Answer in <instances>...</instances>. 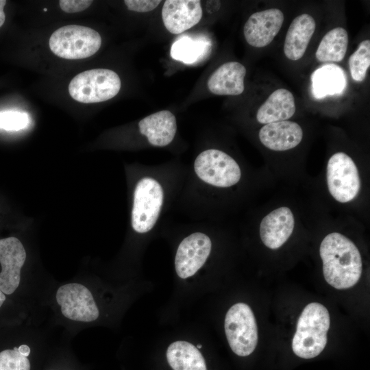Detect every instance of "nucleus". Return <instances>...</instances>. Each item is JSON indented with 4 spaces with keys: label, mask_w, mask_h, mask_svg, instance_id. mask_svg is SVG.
Masks as SVG:
<instances>
[{
    "label": "nucleus",
    "mask_w": 370,
    "mask_h": 370,
    "mask_svg": "<svg viewBox=\"0 0 370 370\" xmlns=\"http://www.w3.org/2000/svg\"><path fill=\"white\" fill-rule=\"evenodd\" d=\"M319 254L328 284L336 289L356 284L362 274V258L350 239L338 232L328 234L321 243Z\"/></svg>",
    "instance_id": "obj_1"
},
{
    "label": "nucleus",
    "mask_w": 370,
    "mask_h": 370,
    "mask_svg": "<svg viewBox=\"0 0 370 370\" xmlns=\"http://www.w3.org/2000/svg\"><path fill=\"white\" fill-rule=\"evenodd\" d=\"M330 319L328 309L317 302L308 304L297 321L292 341L295 354L310 359L318 356L327 344Z\"/></svg>",
    "instance_id": "obj_2"
},
{
    "label": "nucleus",
    "mask_w": 370,
    "mask_h": 370,
    "mask_svg": "<svg viewBox=\"0 0 370 370\" xmlns=\"http://www.w3.org/2000/svg\"><path fill=\"white\" fill-rule=\"evenodd\" d=\"M100 34L88 27L69 25L56 30L50 36L49 45L57 56L69 60L88 58L99 49Z\"/></svg>",
    "instance_id": "obj_3"
},
{
    "label": "nucleus",
    "mask_w": 370,
    "mask_h": 370,
    "mask_svg": "<svg viewBox=\"0 0 370 370\" xmlns=\"http://www.w3.org/2000/svg\"><path fill=\"white\" fill-rule=\"evenodd\" d=\"M121 85L120 77L114 71L95 69L82 72L74 77L69 83V92L71 97L79 102L98 103L116 96Z\"/></svg>",
    "instance_id": "obj_4"
},
{
    "label": "nucleus",
    "mask_w": 370,
    "mask_h": 370,
    "mask_svg": "<svg viewBox=\"0 0 370 370\" xmlns=\"http://www.w3.org/2000/svg\"><path fill=\"white\" fill-rule=\"evenodd\" d=\"M163 201V188L156 180L144 177L137 182L132 210V226L135 232L143 234L154 227Z\"/></svg>",
    "instance_id": "obj_5"
},
{
    "label": "nucleus",
    "mask_w": 370,
    "mask_h": 370,
    "mask_svg": "<svg viewBox=\"0 0 370 370\" xmlns=\"http://www.w3.org/2000/svg\"><path fill=\"white\" fill-rule=\"evenodd\" d=\"M224 328L232 350L238 356H247L258 343V327L254 312L245 303L233 305L227 312Z\"/></svg>",
    "instance_id": "obj_6"
},
{
    "label": "nucleus",
    "mask_w": 370,
    "mask_h": 370,
    "mask_svg": "<svg viewBox=\"0 0 370 370\" xmlns=\"http://www.w3.org/2000/svg\"><path fill=\"white\" fill-rule=\"evenodd\" d=\"M194 170L203 182L221 188L236 184L241 177L238 163L226 153L214 149L205 150L197 156Z\"/></svg>",
    "instance_id": "obj_7"
},
{
    "label": "nucleus",
    "mask_w": 370,
    "mask_h": 370,
    "mask_svg": "<svg viewBox=\"0 0 370 370\" xmlns=\"http://www.w3.org/2000/svg\"><path fill=\"white\" fill-rule=\"evenodd\" d=\"M327 184L330 195L337 201L347 203L358 195L361 186L357 166L344 152H337L327 164Z\"/></svg>",
    "instance_id": "obj_8"
},
{
    "label": "nucleus",
    "mask_w": 370,
    "mask_h": 370,
    "mask_svg": "<svg viewBox=\"0 0 370 370\" xmlns=\"http://www.w3.org/2000/svg\"><path fill=\"white\" fill-rule=\"evenodd\" d=\"M56 297L62 314L69 319L91 322L99 317V309L92 293L82 284L62 285L58 288Z\"/></svg>",
    "instance_id": "obj_9"
},
{
    "label": "nucleus",
    "mask_w": 370,
    "mask_h": 370,
    "mask_svg": "<svg viewBox=\"0 0 370 370\" xmlns=\"http://www.w3.org/2000/svg\"><path fill=\"white\" fill-rule=\"evenodd\" d=\"M211 249V240L204 233H193L184 238L175 258L177 275L182 279L193 276L204 264Z\"/></svg>",
    "instance_id": "obj_10"
},
{
    "label": "nucleus",
    "mask_w": 370,
    "mask_h": 370,
    "mask_svg": "<svg viewBox=\"0 0 370 370\" xmlns=\"http://www.w3.org/2000/svg\"><path fill=\"white\" fill-rule=\"evenodd\" d=\"M26 259L21 242L16 237L0 239V290L5 295L12 294L21 281V270Z\"/></svg>",
    "instance_id": "obj_11"
},
{
    "label": "nucleus",
    "mask_w": 370,
    "mask_h": 370,
    "mask_svg": "<svg viewBox=\"0 0 370 370\" xmlns=\"http://www.w3.org/2000/svg\"><path fill=\"white\" fill-rule=\"evenodd\" d=\"M284 20L283 12L278 8H270L252 14L243 28L247 42L258 48L267 46L280 32Z\"/></svg>",
    "instance_id": "obj_12"
},
{
    "label": "nucleus",
    "mask_w": 370,
    "mask_h": 370,
    "mask_svg": "<svg viewBox=\"0 0 370 370\" xmlns=\"http://www.w3.org/2000/svg\"><path fill=\"white\" fill-rule=\"evenodd\" d=\"M166 29L173 34H181L197 25L202 17L199 0H166L162 9Z\"/></svg>",
    "instance_id": "obj_13"
},
{
    "label": "nucleus",
    "mask_w": 370,
    "mask_h": 370,
    "mask_svg": "<svg viewBox=\"0 0 370 370\" xmlns=\"http://www.w3.org/2000/svg\"><path fill=\"white\" fill-rule=\"evenodd\" d=\"M295 217L291 209L286 206L278 208L261 221L260 236L263 244L269 249L282 246L292 234Z\"/></svg>",
    "instance_id": "obj_14"
},
{
    "label": "nucleus",
    "mask_w": 370,
    "mask_h": 370,
    "mask_svg": "<svg viewBox=\"0 0 370 370\" xmlns=\"http://www.w3.org/2000/svg\"><path fill=\"white\" fill-rule=\"evenodd\" d=\"M259 139L273 151H286L297 146L303 138L300 125L293 121H283L265 124L259 131Z\"/></svg>",
    "instance_id": "obj_15"
},
{
    "label": "nucleus",
    "mask_w": 370,
    "mask_h": 370,
    "mask_svg": "<svg viewBox=\"0 0 370 370\" xmlns=\"http://www.w3.org/2000/svg\"><path fill=\"white\" fill-rule=\"evenodd\" d=\"M246 69L238 62H228L221 65L209 77V90L218 95H238L245 89Z\"/></svg>",
    "instance_id": "obj_16"
},
{
    "label": "nucleus",
    "mask_w": 370,
    "mask_h": 370,
    "mask_svg": "<svg viewBox=\"0 0 370 370\" xmlns=\"http://www.w3.org/2000/svg\"><path fill=\"white\" fill-rule=\"evenodd\" d=\"M138 127L140 132L156 147L170 144L177 131L176 119L169 110L159 111L145 117L140 121Z\"/></svg>",
    "instance_id": "obj_17"
},
{
    "label": "nucleus",
    "mask_w": 370,
    "mask_h": 370,
    "mask_svg": "<svg viewBox=\"0 0 370 370\" xmlns=\"http://www.w3.org/2000/svg\"><path fill=\"white\" fill-rule=\"evenodd\" d=\"M315 28V21L308 14H301L293 19L284 44V53L288 59L295 61L303 57Z\"/></svg>",
    "instance_id": "obj_18"
},
{
    "label": "nucleus",
    "mask_w": 370,
    "mask_h": 370,
    "mask_svg": "<svg viewBox=\"0 0 370 370\" xmlns=\"http://www.w3.org/2000/svg\"><path fill=\"white\" fill-rule=\"evenodd\" d=\"M296 110L293 95L287 89L273 91L261 105L256 113L257 121L262 124L287 121Z\"/></svg>",
    "instance_id": "obj_19"
},
{
    "label": "nucleus",
    "mask_w": 370,
    "mask_h": 370,
    "mask_svg": "<svg viewBox=\"0 0 370 370\" xmlns=\"http://www.w3.org/2000/svg\"><path fill=\"white\" fill-rule=\"evenodd\" d=\"M312 92L317 99L341 94L346 87L344 71L334 64H325L311 76Z\"/></svg>",
    "instance_id": "obj_20"
},
{
    "label": "nucleus",
    "mask_w": 370,
    "mask_h": 370,
    "mask_svg": "<svg viewBox=\"0 0 370 370\" xmlns=\"http://www.w3.org/2000/svg\"><path fill=\"white\" fill-rule=\"evenodd\" d=\"M166 358L173 370H207L202 354L195 345L186 341L171 343L166 351Z\"/></svg>",
    "instance_id": "obj_21"
},
{
    "label": "nucleus",
    "mask_w": 370,
    "mask_h": 370,
    "mask_svg": "<svg viewBox=\"0 0 370 370\" xmlns=\"http://www.w3.org/2000/svg\"><path fill=\"white\" fill-rule=\"evenodd\" d=\"M348 45V34L341 27L334 28L327 32L321 39L315 56L321 62H338L346 53Z\"/></svg>",
    "instance_id": "obj_22"
},
{
    "label": "nucleus",
    "mask_w": 370,
    "mask_h": 370,
    "mask_svg": "<svg viewBox=\"0 0 370 370\" xmlns=\"http://www.w3.org/2000/svg\"><path fill=\"white\" fill-rule=\"evenodd\" d=\"M210 47L208 42L201 37L182 35L172 45L171 56L185 64H195L207 56Z\"/></svg>",
    "instance_id": "obj_23"
},
{
    "label": "nucleus",
    "mask_w": 370,
    "mask_h": 370,
    "mask_svg": "<svg viewBox=\"0 0 370 370\" xmlns=\"http://www.w3.org/2000/svg\"><path fill=\"white\" fill-rule=\"evenodd\" d=\"M370 66V40L360 42L356 50L349 58V67L352 79L358 82H362Z\"/></svg>",
    "instance_id": "obj_24"
},
{
    "label": "nucleus",
    "mask_w": 370,
    "mask_h": 370,
    "mask_svg": "<svg viewBox=\"0 0 370 370\" xmlns=\"http://www.w3.org/2000/svg\"><path fill=\"white\" fill-rule=\"evenodd\" d=\"M0 370H30V362L15 347L0 352Z\"/></svg>",
    "instance_id": "obj_25"
},
{
    "label": "nucleus",
    "mask_w": 370,
    "mask_h": 370,
    "mask_svg": "<svg viewBox=\"0 0 370 370\" xmlns=\"http://www.w3.org/2000/svg\"><path fill=\"white\" fill-rule=\"evenodd\" d=\"M26 113L15 111L0 112V128L5 130H19L28 124Z\"/></svg>",
    "instance_id": "obj_26"
},
{
    "label": "nucleus",
    "mask_w": 370,
    "mask_h": 370,
    "mask_svg": "<svg viewBox=\"0 0 370 370\" xmlns=\"http://www.w3.org/2000/svg\"><path fill=\"white\" fill-rule=\"evenodd\" d=\"M161 2L158 0H125L127 9L138 12H147L154 10Z\"/></svg>",
    "instance_id": "obj_27"
},
{
    "label": "nucleus",
    "mask_w": 370,
    "mask_h": 370,
    "mask_svg": "<svg viewBox=\"0 0 370 370\" xmlns=\"http://www.w3.org/2000/svg\"><path fill=\"white\" fill-rule=\"evenodd\" d=\"M92 3L90 0H60L59 5L66 13H75L85 10Z\"/></svg>",
    "instance_id": "obj_28"
},
{
    "label": "nucleus",
    "mask_w": 370,
    "mask_h": 370,
    "mask_svg": "<svg viewBox=\"0 0 370 370\" xmlns=\"http://www.w3.org/2000/svg\"><path fill=\"white\" fill-rule=\"evenodd\" d=\"M5 4V0H0V27L3 25L5 20V15L3 12Z\"/></svg>",
    "instance_id": "obj_29"
},
{
    "label": "nucleus",
    "mask_w": 370,
    "mask_h": 370,
    "mask_svg": "<svg viewBox=\"0 0 370 370\" xmlns=\"http://www.w3.org/2000/svg\"><path fill=\"white\" fill-rule=\"evenodd\" d=\"M18 349L19 352L25 356L27 357L30 353V349L27 345H21Z\"/></svg>",
    "instance_id": "obj_30"
},
{
    "label": "nucleus",
    "mask_w": 370,
    "mask_h": 370,
    "mask_svg": "<svg viewBox=\"0 0 370 370\" xmlns=\"http://www.w3.org/2000/svg\"><path fill=\"white\" fill-rule=\"evenodd\" d=\"M5 300V294L0 290V307L3 305Z\"/></svg>",
    "instance_id": "obj_31"
},
{
    "label": "nucleus",
    "mask_w": 370,
    "mask_h": 370,
    "mask_svg": "<svg viewBox=\"0 0 370 370\" xmlns=\"http://www.w3.org/2000/svg\"><path fill=\"white\" fill-rule=\"evenodd\" d=\"M197 349H200L201 347V346L200 345H197V347H196Z\"/></svg>",
    "instance_id": "obj_32"
}]
</instances>
